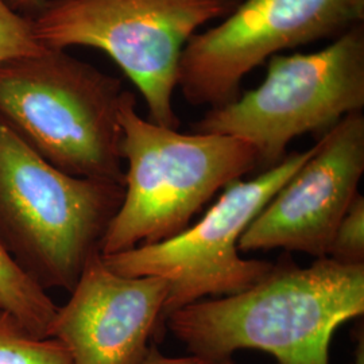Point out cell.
Here are the masks:
<instances>
[{
	"label": "cell",
	"mask_w": 364,
	"mask_h": 364,
	"mask_svg": "<svg viewBox=\"0 0 364 364\" xmlns=\"http://www.w3.org/2000/svg\"><path fill=\"white\" fill-rule=\"evenodd\" d=\"M363 313L364 264L326 257L301 267L282 257L254 287L186 305L165 326L193 356L207 360L259 350L278 364H329L335 331Z\"/></svg>",
	"instance_id": "cell-1"
},
{
	"label": "cell",
	"mask_w": 364,
	"mask_h": 364,
	"mask_svg": "<svg viewBox=\"0 0 364 364\" xmlns=\"http://www.w3.org/2000/svg\"><path fill=\"white\" fill-rule=\"evenodd\" d=\"M120 126L124 196L102 243L105 257L181 234L220 189L258 169L257 150L246 141L158 126L138 114L127 90Z\"/></svg>",
	"instance_id": "cell-2"
},
{
	"label": "cell",
	"mask_w": 364,
	"mask_h": 364,
	"mask_svg": "<svg viewBox=\"0 0 364 364\" xmlns=\"http://www.w3.org/2000/svg\"><path fill=\"white\" fill-rule=\"evenodd\" d=\"M123 196V183L55 169L0 119V246L43 290H73Z\"/></svg>",
	"instance_id": "cell-3"
},
{
	"label": "cell",
	"mask_w": 364,
	"mask_h": 364,
	"mask_svg": "<svg viewBox=\"0 0 364 364\" xmlns=\"http://www.w3.org/2000/svg\"><path fill=\"white\" fill-rule=\"evenodd\" d=\"M119 77L65 50L0 64V119L55 169L124 185Z\"/></svg>",
	"instance_id": "cell-4"
},
{
	"label": "cell",
	"mask_w": 364,
	"mask_h": 364,
	"mask_svg": "<svg viewBox=\"0 0 364 364\" xmlns=\"http://www.w3.org/2000/svg\"><path fill=\"white\" fill-rule=\"evenodd\" d=\"M240 0H41L31 18L46 49L105 52L144 96L149 120L178 130L173 107L182 52L198 28Z\"/></svg>",
	"instance_id": "cell-5"
},
{
	"label": "cell",
	"mask_w": 364,
	"mask_h": 364,
	"mask_svg": "<svg viewBox=\"0 0 364 364\" xmlns=\"http://www.w3.org/2000/svg\"><path fill=\"white\" fill-rule=\"evenodd\" d=\"M364 107V23L318 52L269 58L263 82L230 105L212 108L195 132L246 141L258 154V169L279 164L289 144L308 132H326Z\"/></svg>",
	"instance_id": "cell-6"
},
{
	"label": "cell",
	"mask_w": 364,
	"mask_h": 364,
	"mask_svg": "<svg viewBox=\"0 0 364 364\" xmlns=\"http://www.w3.org/2000/svg\"><path fill=\"white\" fill-rule=\"evenodd\" d=\"M316 144L285 156L250 181L231 182L205 216L166 242L102 255L123 277H159L169 294L161 314V335L171 313L207 297L242 293L273 269V262L243 259L239 240L248 224L314 154Z\"/></svg>",
	"instance_id": "cell-7"
},
{
	"label": "cell",
	"mask_w": 364,
	"mask_h": 364,
	"mask_svg": "<svg viewBox=\"0 0 364 364\" xmlns=\"http://www.w3.org/2000/svg\"><path fill=\"white\" fill-rule=\"evenodd\" d=\"M364 22V0H243L182 52L177 87L192 105H230L251 70L282 50L338 38Z\"/></svg>",
	"instance_id": "cell-8"
},
{
	"label": "cell",
	"mask_w": 364,
	"mask_h": 364,
	"mask_svg": "<svg viewBox=\"0 0 364 364\" xmlns=\"http://www.w3.org/2000/svg\"><path fill=\"white\" fill-rule=\"evenodd\" d=\"M364 173V117L353 112L323 134L306 164L240 236L239 251L282 248L326 258Z\"/></svg>",
	"instance_id": "cell-9"
},
{
	"label": "cell",
	"mask_w": 364,
	"mask_h": 364,
	"mask_svg": "<svg viewBox=\"0 0 364 364\" xmlns=\"http://www.w3.org/2000/svg\"><path fill=\"white\" fill-rule=\"evenodd\" d=\"M169 284L159 277H123L93 255L58 306L49 338L64 344L73 364H142L161 338Z\"/></svg>",
	"instance_id": "cell-10"
},
{
	"label": "cell",
	"mask_w": 364,
	"mask_h": 364,
	"mask_svg": "<svg viewBox=\"0 0 364 364\" xmlns=\"http://www.w3.org/2000/svg\"><path fill=\"white\" fill-rule=\"evenodd\" d=\"M46 290L23 273L0 246V311L14 318L34 338H49L57 312Z\"/></svg>",
	"instance_id": "cell-11"
},
{
	"label": "cell",
	"mask_w": 364,
	"mask_h": 364,
	"mask_svg": "<svg viewBox=\"0 0 364 364\" xmlns=\"http://www.w3.org/2000/svg\"><path fill=\"white\" fill-rule=\"evenodd\" d=\"M0 364H73L63 343L30 335L11 314L0 311Z\"/></svg>",
	"instance_id": "cell-12"
},
{
	"label": "cell",
	"mask_w": 364,
	"mask_h": 364,
	"mask_svg": "<svg viewBox=\"0 0 364 364\" xmlns=\"http://www.w3.org/2000/svg\"><path fill=\"white\" fill-rule=\"evenodd\" d=\"M45 49L36 38L31 18L13 10L6 0H0V64Z\"/></svg>",
	"instance_id": "cell-13"
},
{
	"label": "cell",
	"mask_w": 364,
	"mask_h": 364,
	"mask_svg": "<svg viewBox=\"0 0 364 364\" xmlns=\"http://www.w3.org/2000/svg\"><path fill=\"white\" fill-rule=\"evenodd\" d=\"M328 257L343 264H364L363 196H356L340 221Z\"/></svg>",
	"instance_id": "cell-14"
},
{
	"label": "cell",
	"mask_w": 364,
	"mask_h": 364,
	"mask_svg": "<svg viewBox=\"0 0 364 364\" xmlns=\"http://www.w3.org/2000/svg\"><path fill=\"white\" fill-rule=\"evenodd\" d=\"M142 364H235L232 359L223 360V362H215V360H207L198 356H188V358H168L164 356L161 352L156 350V347H151L147 353L146 359Z\"/></svg>",
	"instance_id": "cell-15"
},
{
	"label": "cell",
	"mask_w": 364,
	"mask_h": 364,
	"mask_svg": "<svg viewBox=\"0 0 364 364\" xmlns=\"http://www.w3.org/2000/svg\"><path fill=\"white\" fill-rule=\"evenodd\" d=\"M41 0H6V3L18 13L22 10H34Z\"/></svg>",
	"instance_id": "cell-16"
},
{
	"label": "cell",
	"mask_w": 364,
	"mask_h": 364,
	"mask_svg": "<svg viewBox=\"0 0 364 364\" xmlns=\"http://www.w3.org/2000/svg\"><path fill=\"white\" fill-rule=\"evenodd\" d=\"M352 364H364V338L363 332H360V338L359 343L356 346V351H355V359Z\"/></svg>",
	"instance_id": "cell-17"
}]
</instances>
